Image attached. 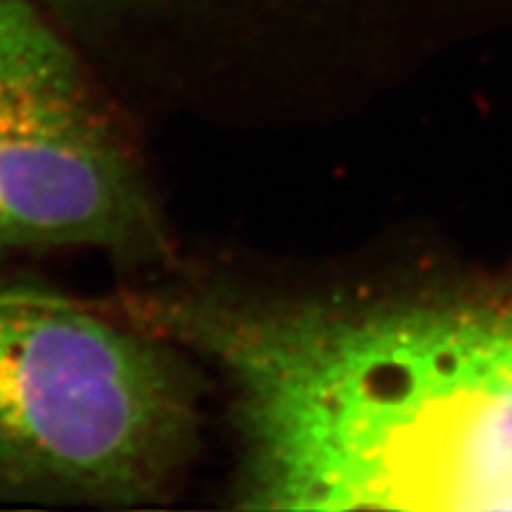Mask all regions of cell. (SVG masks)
Segmentation results:
<instances>
[{"label": "cell", "mask_w": 512, "mask_h": 512, "mask_svg": "<svg viewBox=\"0 0 512 512\" xmlns=\"http://www.w3.org/2000/svg\"><path fill=\"white\" fill-rule=\"evenodd\" d=\"M91 249L178 261L131 119L38 0H0V256Z\"/></svg>", "instance_id": "obj_3"}, {"label": "cell", "mask_w": 512, "mask_h": 512, "mask_svg": "<svg viewBox=\"0 0 512 512\" xmlns=\"http://www.w3.org/2000/svg\"><path fill=\"white\" fill-rule=\"evenodd\" d=\"M112 304L221 380L249 510H512V302L339 309L209 268Z\"/></svg>", "instance_id": "obj_1"}, {"label": "cell", "mask_w": 512, "mask_h": 512, "mask_svg": "<svg viewBox=\"0 0 512 512\" xmlns=\"http://www.w3.org/2000/svg\"><path fill=\"white\" fill-rule=\"evenodd\" d=\"M204 380L112 302L0 275V503L171 501L200 456Z\"/></svg>", "instance_id": "obj_2"}]
</instances>
